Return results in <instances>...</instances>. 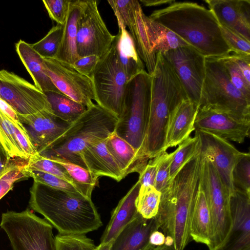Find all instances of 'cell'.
Instances as JSON below:
<instances>
[{
  "instance_id": "1",
  "label": "cell",
  "mask_w": 250,
  "mask_h": 250,
  "mask_svg": "<svg viewBox=\"0 0 250 250\" xmlns=\"http://www.w3.org/2000/svg\"><path fill=\"white\" fill-rule=\"evenodd\" d=\"M202 162L200 150L161 192L155 217L157 227L172 240L175 250H184L192 240L190 222L200 183Z\"/></svg>"
},
{
  "instance_id": "2",
  "label": "cell",
  "mask_w": 250,
  "mask_h": 250,
  "mask_svg": "<svg viewBox=\"0 0 250 250\" xmlns=\"http://www.w3.org/2000/svg\"><path fill=\"white\" fill-rule=\"evenodd\" d=\"M29 207L62 235H85L103 225L91 199L34 181Z\"/></svg>"
},
{
  "instance_id": "3",
  "label": "cell",
  "mask_w": 250,
  "mask_h": 250,
  "mask_svg": "<svg viewBox=\"0 0 250 250\" xmlns=\"http://www.w3.org/2000/svg\"><path fill=\"white\" fill-rule=\"evenodd\" d=\"M148 17L173 32L205 57H222L231 53L213 14L197 3L175 1L153 11Z\"/></svg>"
},
{
  "instance_id": "4",
  "label": "cell",
  "mask_w": 250,
  "mask_h": 250,
  "mask_svg": "<svg viewBox=\"0 0 250 250\" xmlns=\"http://www.w3.org/2000/svg\"><path fill=\"white\" fill-rule=\"evenodd\" d=\"M151 77V98L143 146L144 154L149 160L161 153L170 111L188 99L173 69L160 53H157Z\"/></svg>"
},
{
  "instance_id": "5",
  "label": "cell",
  "mask_w": 250,
  "mask_h": 250,
  "mask_svg": "<svg viewBox=\"0 0 250 250\" xmlns=\"http://www.w3.org/2000/svg\"><path fill=\"white\" fill-rule=\"evenodd\" d=\"M118 118L97 104H93L65 131L39 155L85 168L81 157L88 146L107 139L115 131Z\"/></svg>"
},
{
  "instance_id": "6",
  "label": "cell",
  "mask_w": 250,
  "mask_h": 250,
  "mask_svg": "<svg viewBox=\"0 0 250 250\" xmlns=\"http://www.w3.org/2000/svg\"><path fill=\"white\" fill-rule=\"evenodd\" d=\"M151 91V77L145 70L127 82L124 112L115 131L133 146L140 157L148 161L143 146Z\"/></svg>"
},
{
  "instance_id": "7",
  "label": "cell",
  "mask_w": 250,
  "mask_h": 250,
  "mask_svg": "<svg viewBox=\"0 0 250 250\" xmlns=\"http://www.w3.org/2000/svg\"><path fill=\"white\" fill-rule=\"evenodd\" d=\"M199 107L207 106L250 124V100L231 83L220 57H206Z\"/></svg>"
},
{
  "instance_id": "8",
  "label": "cell",
  "mask_w": 250,
  "mask_h": 250,
  "mask_svg": "<svg viewBox=\"0 0 250 250\" xmlns=\"http://www.w3.org/2000/svg\"><path fill=\"white\" fill-rule=\"evenodd\" d=\"M200 183L211 220L209 250H220L228 242L232 229L230 196L227 193L211 161L202 155Z\"/></svg>"
},
{
  "instance_id": "9",
  "label": "cell",
  "mask_w": 250,
  "mask_h": 250,
  "mask_svg": "<svg viewBox=\"0 0 250 250\" xmlns=\"http://www.w3.org/2000/svg\"><path fill=\"white\" fill-rule=\"evenodd\" d=\"M0 227L6 234L13 250H57L53 226L29 208L21 212L2 213Z\"/></svg>"
},
{
  "instance_id": "10",
  "label": "cell",
  "mask_w": 250,
  "mask_h": 250,
  "mask_svg": "<svg viewBox=\"0 0 250 250\" xmlns=\"http://www.w3.org/2000/svg\"><path fill=\"white\" fill-rule=\"evenodd\" d=\"M91 78L97 104L119 119L124 110L128 80L118 61L114 42L100 58Z\"/></svg>"
},
{
  "instance_id": "11",
  "label": "cell",
  "mask_w": 250,
  "mask_h": 250,
  "mask_svg": "<svg viewBox=\"0 0 250 250\" xmlns=\"http://www.w3.org/2000/svg\"><path fill=\"white\" fill-rule=\"evenodd\" d=\"M115 38L101 16L97 1L86 0L78 24L76 45L79 57L96 55L100 58L110 48Z\"/></svg>"
},
{
  "instance_id": "12",
  "label": "cell",
  "mask_w": 250,
  "mask_h": 250,
  "mask_svg": "<svg viewBox=\"0 0 250 250\" xmlns=\"http://www.w3.org/2000/svg\"><path fill=\"white\" fill-rule=\"evenodd\" d=\"M0 98L19 116L31 115L44 110L52 111L43 92L24 79L4 69L0 70Z\"/></svg>"
},
{
  "instance_id": "13",
  "label": "cell",
  "mask_w": 250,
  "mask_h": 250,
  "mask_svg": "<svg viewBox=\"0 0 250 250\" xmlns=\"http://www.w3.org/2000/svg\"><path fill=\"white\" fill-rule=\"evenodd\" d=\"M162 55L173 69L188 99L199 106L206 75V57L189 45Z\"/></svg>"
},
{
  "instance_id": "14",
  "label": "cell",
  "mask_w": 250,
  "mask_h": 250,
  "mask_svg": "<svg viewBox=\"0 0 250 250\" xmlns=\"http://www.w3.org/2000/svg\"><path fill=\"white\" fill-rule=\"evenodd\" d=\"M47 74L56 88L86 108L96 101L92 80L76 70L71 64L56 58H43Z\"/></svg>"
},
{
  "instance_id": "15",
  "label": "cell",
  "mask_w": 250,
  "mask_h": 250,
  "mask_svg": "<svg viewBox=\"0 0 250 250\" xmlns=\"http://www.w3.org/2000/svg\"><path fill=\"white\" fill-rule=\"evenodd\" d=\"M195 134L199 138L201 154L211 161L227 193L231 197L235 191L233 169L245 152L239 151L229 141L210 132L195 130Z\"/></svg>"
},
{
  "instance_id": "16",
  "label": "cell",
  "mask_w": 250,
  "mask_h": 250,
  "mask_svg": "<svg viewBox=\"0 0 250 250\" xmlns=\"http://www.w3.org/2000/svg\"><path fill=\"white\" fill-rule=\"evenodd\" d=\"M195 130L210 132L228 141L242 144L250 136V124L239 121L229 114L207 106L199 107Z\"/></svg>"
},
{
  "instance_id": "17",
  "label": "cell",
  "mask_w": 250,
  "mask_h": 250,
  "mask_svg": "<svg viewBox=\"0 0 250 250\" xmlns=\"http://www.w3.org/2000/svg\"><path fill=\"white\" fill-rule=\"evenodd\" d=\"M19 117L39 154L59 138L71 124L58 118L48 110Z\"/></svg>"
},
{
  "instance_id": "18",
  "label": "cell",
  "mask_w": 250,
  "mask_h": 250,
  "mask_svg": "<svg viewBox=\"0 0 250 250\" xmlns=\"http://www.w3.org/2000/svg\"><path fill=\"white\" fill-rule=\"evenodd\" d=\"M219 24L250 42V0H206Z\"/></svg>"
},
{
  "instance_id": "19",
  "label": "cell",
  "mask_w": 250,
  "mask_h": 250,
  "mask_svg": "<svg viewBox=\"0 0 250 250\" xmlns=\"http://www.w3.org/2000/svg\"><path fill=\"white\" fill-rule=\"evenodd\" d=\"M199 106L188 99L177 104L169 112L165 129L161 153L176 146L195 131L194 123Z\"/></svg>"
},
{
  "instance_id": "20",
  "label": "cell",
  "mask_w": 250,
  "mask_h": 250,
  "mask_svg": "<svg viewBox=\"0 0 250 250\" xmlns=\"http://www.w3.org/2000/svg\"><path fill=\"white\" fill-rule=\"evenodd\" d=\"M232 229L220 250H250V193L235 189L230 199Z\"/></svg>"
},
{
  "instance_id": "21",
  "label": "cell",
  "mask_w": 250,
  "mask_h": 250,
  "mask_svg": "<svg viewBox=\"0 0 250 250\" xmlns=\"http://www.w3.org/2000/svg\"><path fill=\"white\" fill-rule=\"evenodd\" d=\"M146 16L139 1L135 0L125 27H128L137 53L146 67L147 72L151 75L155 67L157 54L150 40L146 24Z\"/></svg>"
},
{
  "instance_id": "22",
  "label": "cell",
  "mask_w": 250,
  "mask_h": 250,
  "mask_svg": "<svg viewBox=\"0 0 250 250\" xmlns=\"http://www.w3.org/2000/svg\"><path fill=\"white\" fill-rule=\"evenodd\" d=\"M158 230L155 217L146 219L139 213L113 240L111 250H146L151 233Z\"/></svg>"
},
{
  "instance_id": "23",
  "label": "cell",
  "mask_w": 250,
  "mask_h": 250,
  "mask_svg": "<svg viewBox=\"0 0 250 250\" xmlns=\"http://www.w3.org/2000/svg\"><path fill=\"white\" fill-rule=\"evenodd\" d=\"M106 139L91 145L82 153L81 157L85 168L99 178L107 176L117 182L124 177L106 146Z\"/></svg>"
},
{
  "instance_id": "24",
  "label": "cell",
  "mask_w": 250,
  "mask_h": 250,
  "mask_svg": "<svg viewBox=\"0 0 250 250\" xmlns=\"http://www.w3.org/2000/svg\"><path fill=\"white\" fill-rule=\"evenodd\" d=\"M140 188L138 181L120 200L113 210L110 220L100 240V243L113 240L119 233L132 222L138 212L135 206L136 199Z\"/></svg>"
},
{
  "instance_id": "25",
  "label": "cell",
  "mask_w": 250,
  "mask_h": 250,
  "mask_svg": "<svg viewBox=\"0 0 250 250\" xmlns=\"http://www.w3.org/2000/svg\"><path fill=\"white\" fill-rule=\"evenodd\" d=\"M85 5L86 0H70L62 42L55 58L72 65L79 58L76 45L78 24Z\"/></svg>"
},
{
  "instance_id": "26",
  "label": "cell",
  "mask_w": 250,
  "mask_h": 250,
  "mask_svg": "<svg viewBox=\"0 0 250 250\" xmlns=\"http://www.w3.org/2000/svg\"><path fill=\"white\" fill-rule=\"evenodd\" d=\"M106 146L124 178L133 172L140 174L148 162L140 157L133 146L115 132L107 138Z\"/></svg>"
},
{
  "instance_id": "27",
  "label": "cell",
  "mask_w": 250,
  "mask_h": 250,
  "mask_svg": "<svg viewBox=\"0 0 250 250\" xmlns=\"http://www.w3.org/2000/svg\"><path fill=\"white\" fill-rule=\"evenodd\" d=\"M15 46L16 52L32 77L34 85L43 92L51 91L61 93L47 74L43 58L31 44L20 40Z\"/></svg>"
},
{
  "instance_id": "28",
  "label": "cell",
  "mask_w": 250,
  "mask_h": 250,
  "mask_svg": "<svg viewBox=\"0 0 250 250\" xmlns=\"http://www.w3.org/2000/svg\"><path fill=\"white\" fill-rule=\"evenodd\" d=\"M211 220L207 198L200 183L196 195L190 222L192 240L206 245L210 243Z\"/></svg>"
},
{
  "instance_id": "29",
  "label": "cell",
  "mask_w": 250,
  "mask_h": 250,
  "mask_svg": "<svg viewBox=\"0 0 250 250\" xmlns=\"http://www.w3.org/2000/svg\"><path fill=\"white\" fill-rule=\"evenodd\" d=\"M113 42L118 61L128 81L145 70V65L137 53L132 38L126 28H119Z\"/></svg>"
},
{
  "instance_id": "30",
  "label": "cell",
  "mask_w": 250,
  "mask_h": 250,
  "mask_svg": "<svg viewBox=\"0 0 250 250\" xmlns=\"http://www.w3.org/2000/svg\"><path fill=\"white\" fill-rule=\"evenodd\" d=\"M146 21L150 40L156 54H163L169 50L189 45L173 32L148 16H146Z\"/></svg>"
},
{
  "instance_id": "31",
  "label": "cell",
  "mask_w": 250,
  "mask_h": 250,
  "mask_svg": "<svg viewBox=\"0 0 250 250\" xmlns=\"http://www.w3.org/2000/svg\"><path fill=\"white\" fill-rule=\"evenodd\" d=\"M53 113L61 120L72 124L86 110V107L65 95L55 91L43 92Z\"/></svg>"
},
{
  "instance_id": "32",
  "label": "cell",
  "mask_w": 250,
  "mask_h": 250,
  "mask_svg": "<svg viewBox=\"0 0 250 250\" xmlns=\"http://www.w3.org/2000/svg\"><path fill=\"white\" fill-rule=\"evenodd\" d=\"M51 160L64 168L79 193L87 198L91 199L92 192L97 184L98 178L88 170L75 164L62 160Z\"/></svg>"
},
{
  "instance_id": "33",
  "label": "cell",
  "mask_w": 250,
  "mask_h": 250,
  "mask_svg": "<svg viewBox=\"0 0 250 250\" xmlns=\"http://www.w3.org/2000/svg\"><path fill=\"white\" fill-rule=\"evenodd\" d=\"M200 150L199 140L196 134L193 137H189L178 145L177 148L174 151L170 166L169 182Z\"/></svg>"
},
{
  "instance_id": "34",
  "label": "cell",
  "mask_w": 250,
  "mask_h": 250,
  "mask_svg": "<svg viewBox=\"0 0 250 250\" xmlns=\"http://www.w3.org/2000/svg\"><path fill=\"white\" fill-rule=\"evenodd\" d=\"M29 160L11 158L7 168L0 176V200L13 188L15 183L29 178L26 172Z\"/></svg>"
},
{
  "instance_id": "35",
  "label": "cell",
  "mask_w": 250,
  "mask_h": 250,
  "mask_svg": "<svg viewBox=\"0 0 250 250\" xmlns=\"http://www.w3.org/2000/svg\"><path fill=\"white\" fill-rule=\"evenodd\" d=\"M14 123L0 110V143L11 158L28 159L18 142Z\"/></svg>"
},
{
  "instance_id": "36",
  "label": "cell",
  "mask_w": 250,
  "mask_h": 250,
  "mask_svg": "<svg viewBox=\"0 0 250 250\" xmlns=\"http://www.w3.org/2000/svg\"><path fill=\"white\" fill-rule=\"evenodd\" d=\"M161 193L154 186L140 187L135 201L138 212L144 218L155 217L159 207Z\"/></svg>"
},
{
  "instance_id": "37",
  "label": "cell",
  "mask_w": 250,
  "mask_h": 250,
  "mask_svg": "<svg viewBox=\"0 0 250 250\" xmlns=\"http://www.w3.org/2000/svg\"><path fill=\"white\" fill-rule=\"evenodd\" d=\"M63 25L53 26L41 40L31 44L33 48L43 58H55L62 42Z\"/></svg>"
},
{
  "instance_id": "38",
  "label": "cell",
  "mask_w": 250,
  "mask_h": 250,
  "mask_svg": "<svg viewBox=\"0 0 250 250\" xmlns=\"http://www.w3.org/2000/svg\"><path fill=\"white\" fill-rule=\"evenodd\" d=\"M235 189L250 193V154L245 153L237 161L233 171Z\"/></svg>"
},
{
  "instance_id": "39",
  "label": "cell",
  "mask_w": 250,
  "mask_h": 250,
  "mask_svg": "<svg viewBox=\"0 0 250 250\" xmlns=\"http://www.w3.org/2000/svg\"><path fill=\"white\" fill-rule=\"evenodd\" d=\"M26 168L43 171L54 175L74 186L71 178L62 166L51 160L42 157L40 155L29 160Z\"/></svg>"
},
{
  "instance_id": "40",
  "label": "cell",
  "mask_w": 250,
  "mask_h": 250,
  "mask_svg": "<svg viewBox=\"0 0 250 250\" xmlns=\"http://www.w3.org/2000/svg\"><path fill=\"white\" fill-rule=\"evenodd\" d=\"M57 250H94L96 246L92 239L85 235L55 236Z\"/></svg>"
},
{
  "instance_id": "41",
  "label": "cell",
  "mask_w": 250,
  "mask_h": 250,
  "mask_svg": "<svg viewBox=\"0 0 250 250\" xmlns=\"http://www.w3.org/2000/svg\"><path fill=\"white\" fill-rule=\"evenodd\" d=\"M26 172L34 181L39 182L50 187L61 189L73 194H81L71 183L54 175L39 170L26 168Z\"/></svg>"
},
{
  "instance_id": "42",
  "label": "cell",
  "mask_w": 250,
  "mask_h": 250,
  "mask_svg": "<svg viewBox=\"0 0 250 250\" xmlns=\"http://www.w3.org/2000/svg\"><path fill=\"white\" fill-rule=\"evenodd\" d=\"M222 35L231 52L250 58V42L228 28L220 25Z\"/></svg>"
},
{
  "instance_id": "43",
  "label": "cell",
  "mask_w": 250,
  "mask_h": 250,
  "mask_svg": "<svg viewBox=\"0 0 250 250\" xmlns=\"http://www.w3.org/2000/svg\"><path fill=\"white\" fill-rule=\"evenodd\" d=\"M220 58L231 83L247 99L250 100V86L246 83L231 54Z\"/></svg>"
},
{
  "instance_id": "44",
  "label": "cell",
  "mask_w": 250,
  "mask_h": 250,
  "mask_svg": "<svg viewBox=\"0 0 250 250\" xmlns=\"http://www.w3.org/2000/svg\"><path fill=\"white\" fill-rule=\"evenodd\" d=\"M42 2L52 20L63 25L68 12L70 0H43Z\"/></svg>"
},
{
  "instance_id": "45",
  "label": "cell",
  "mask_w": 250,
  "mask_h": 250,
  "mask_svg": "<svg viewBox=\"0 0 250 250\" xmlns=\"http://www.w3.org/2000/svg\"><path fill=\"white\" fill-rule=\"evenodd\" d=\"M167 153V151H164L148 161L145 168L139 174L138 181L140 187L154 186L158 168Z\"/></svg>"
},
{
  "instance_id": "46",
  "label": "cell",
  "mask_w": 250,
  "mask_h": 250,
  "mask_svg": "<svg viewBox=\"0 0 250 250\" xmlns=\"http://www.w3.org/2000/svg\"><path fill=\"white\" fill-rule=\"evenodd\" d=\"M135 0H108L107 2L115 15L119 28H126L125 22L128 19Z\"/></svg>"
},
{
  "instance_id": "47",
  "label": "cell",
  "mask_w": 250,
  "mask_h": 250,
  "mask_svg": "<svg viewBox=\"0 0 250 250\" xmlns=\"http://www.w3.org/2000/svg\"><path fill=\"white\" fill-rule=\"evenodd\" d=\"M18 142L23 153L30 159L39 155L32 144L22 124L14 123Z\"/></svg>"
},
{
  "instance_id": "48",
  "label": "cell",
  "mask_w": 250,
  "mask_h": 250,
  "mask_svg": "<svg viewBox=\"0 0 250 250\" xmlns=\"http://www.w3.org/2000/svg\"><path fill=\"white\" fill-rule=\"evenodd\" d=\"M174 155V151L167 153L161 162L156 173L154 187L161 192L169 182V168Z\"/></svg>"
},
{
  "instance_id": "49",
  "label": "cell",
  "mask_w": 250,
  "mask_h": 250,
  "mask_svg": "<svg viewBox=\"0 0 250 250\" xmlns=\"http://www.w3.org/2000/svg\"><path fill=\"white\" fill-rule=\"evenodd\" d=\"M99 60L100 58L96 55L79 57L72 65L80 73L91 78Z\"/></svg>"
},
{
  "instance_id": "50",
  "label": "cell",
  "mask_w": 250,
  "mask_h": 250,
  "mask_svg": "<svg viewBox=\"0 0 250 250\" xmlns=\"http://www.w3.org/2000/svg\"><path fill=\"white\" fill-rule=\"evenodd\" d=\"M246 83L250 86V58L231 54Z\"/></svg>"
},
{
  "instance_id": "51",
  "label": "cell",
  "mask_w": 250,
  "mask_h": 250,
  "mask_svg": "<svg viewBox=\"0 0 250 250\" xmlns=\"http://www.w3.org/2000/svg\"><path fill=\"white\" fill-rule=\"evenodd\" d=\"M0 110L15 123H21L18 114L5 101L0 98Z\"/></svg>"
},
{
  "instance_id": "52",
  "label": "cell",
  "mask_w": 250,
  "mask_h": 250,
  "mask_svg": "<svg viewBox=\"0 0 250 250\" xmlns=\"http://www.w3.org/2000/svg\"><path fill=\"white\" fill-rule=\"evenodd\" d=\"M166 236L161 231L155 230L153 231L149 238V243L155 246H161L165 244Z\"/></svg>"
},
{
  "instance_id": "53",
  "label": "cell",
  "mask_w": 250,
  "mask_h": 250,
  "mask_svg": "<svg viewBox=\"0 0 250 250\" xmlns=\"http://www.w3.org/2000/svg\"><path fill=\"white\" fill-rule=\"evenodd\" d=\"M11 158L0 143V176L7 168Z\"/></svg>"
},
{
  "instance_id": "54",
  "label": "cell",
  "mask_w": 250,
  "mask_h": 250,
  "mask_svg": "<svg viewBox=\"0 0 250 250\" xmlns=\"http://www.w3.org/2000/svg\"><path fill=\"white\" fill-rule=\"evenodd\" d=\"M175 0H141L140 2L143 5L146 7L158 6L162 5H170Z\"/></svg>"
},
{
  "instance_id": "55",
  "label": "cell",
  "mask_w": 250,
  "mask_h": 250,
  "mask_svg": "<svg viewBox=\"0 0 250 250\" xmlns=\"http://www.w3.org/2000/svg\"><path fill=\"white\" fill-rule=\"evenodd\" d=\"M150 244V243H149ZM146 250H175L173 245L164 244L161 246H155L149 244Z\"/></svg>"
},
{
  "instance_id": "56",
  "label": "cell",
  "mask_w": 250,
  "mask_h": 250,
  "mask_svg": "<svg viewBox=\"0 0 250 250\" xmlns=\"http://www.w3.org/2000/svg\"><path fill=\"white\" fill-rule=\"evenodd\" d=\"M113 240L107 243H100L98 246L95 247L94 250H111Z\"/></svg>"
}]
</instances>
